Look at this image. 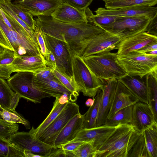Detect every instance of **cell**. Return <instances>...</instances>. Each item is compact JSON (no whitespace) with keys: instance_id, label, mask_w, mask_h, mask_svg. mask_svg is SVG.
Returning <instances> with one entry per match:
<instances>
[{"instance_id":"8","label":"cell","mask_w":157,"mask_h":157,"mask_svg":"<svg viewBox=\"0 0 157 157\" xmlns=\"http://www.w3.org/2000/svg\"><path fill=\"white\" fill-rule=\"evenodd\" d=\"M9 140L23 151V150H28L42 157H53L60 148L42 141L29 132H17Z\"/></svg>"},{"instance_id":"21","label":"cell","mask_w":157,"mask_h":157,"mask_svg":"<svg viewBox=\"0 0 157 157\" xmlns=\"http://www.w3.org/2000/svg\"><path fill=\"white\" fill-rule=\"evenodd\" d=\"M85 10H78L63 2L51 16L56 20L64 23L87 22Z\"/></svg>"},{"instance_id":"28","label":"cell","mask_w":157,"mask_h":157,"mask_svg":"<svg viewBox=\"0 0 157 157\" xmlns=\"http://www.w3.org/2000/svg\"><path fill=\"white\" fill-rule=\"evenodd\" d=\"M59 98H56L51 112L43 122L36 128H35L33 126L29 131L36 138L56 117L66 106L67 103L63 104L59 103Z\"/></svg>"},{"instance_id":"27","label":"cell","mask_w":157,"mask_h":157,"mask_svg":"<svg viewBox=\"0 0 157 157\" xmlns=\"http://www.w3.org/2000/svg\"><path fill=\"white\" fill-rule=\"evenodd\" d=\"M102 94V90L100 89L94 98L93 105L90 107L86 113L83 115V128H90L96 127Z\"/></svg>"},{"instance_id":"39","label":"cell","mask_w":157,"mask_h":157,"mask_svg":"<svg viewBox=\"0 0 157 157\" xmlns=\"http://www.w3.org/2000/svg\"><path fill=\"white\" fill-rule=\"evenodd\" d=\"M76 157H95L97 150L91 142H84L73 151Z\"/></svg>"},{"instance_id":"54","label":"cell","mask_w":157,"mask_h":157,"mask_svg":"<svg viewBox=\"0 0 157 157\" xmlns=\"http://www.w3.org/2000/svg\"><path fill=\"white\" fill-rule=\"evenodd\" d=\"M5 110V109L0 106V120H2V114L3 112Z\"/></svg>"},{"instance_id":"5","label":"cell","mask_w":157,"mask_h":157,"mask_svg":"<svg viewBox=\"0 0 157 157\" xmlns=\"http://www.w3.org/2000/svg\"><path fill=\"white\" fill-rule=\"evenodd\" d=\"M117 59L127 74L141 78L151 72L157 71V55L137 50L123 55L117 54Z\"/></svg>"},{"instance_id":"49","label":"cell","mask_w":157,"mask_h":157,"mask_svg":"<svg viewBox=\"0 0 157 157\" xmlns=\"http://www.w3.org/2000/svg\"><path fill=\"white\" fill-rule=\"evenodd\" d=\"M69 101L68 96L66 94L63 95L59 97V102L61 104L67 103Z\"/></svg>"},{"instance_id":"15","label":"cell","mask_w":157,"mask_h":157,"mask_svg":"<svg viewBox=\"0 0 157 157\" xmlns=\"http://www.w3.org/2000/svg\"><path fill=\"white\" fill-rule=\"evenodd\" d=\"M117 126L111 127L103 125L92 128H82L76 137L70 142H91L97 151L114 131Z\"/></svg>"},{"instance_id":"44","label":"cell","mask_w":157,"mask_h":157,"mask_svg":"<svg viewBox=\"0 0 157 157\" xmlns=\"http://www.w3.org/2000/svg\"><path fill=\"white\" fill-rule=\"evenodd\" d=\"M145 32L150 34L157 36V15L151 20Z\"/></svg>"},{"instance_id":"7","label":"cell","mask_w":157,"mask_h":157,"mask_svg":"<svg viewBox=\"0 0 157 157\" xmlns=\"http://www.w3.org/2000/svg\"><path fill=\"white\" fill-rule=\"evenodd\" d=\"M145 17H117L115 21L102 29L119 37L121 40L145 32L151 20Z\"/></svg>"},{"instance_id":"51","label":"cell","mask_w":157,"mask_h":157,"mask_svg":"<svg viewBox=\"0 0 157 157\" xmlns=\"http://www.w3.org/2000/svg\"><path fill=\"white\" fill-rule=\"evenodd\" d=\"M64 151L65 157H76V156L74 153L73 151Z\"/></svg>"},{"instance_id":"47","label":"cell","mask_w":157,"mask_h":157,"mask_svg":"<svg viewBox=\"0 0 157 157\" xmlns=\"http://www.w3.org/2000/svg\"><path fill=\"white\" fill-rule=\"evenodd\" d=\"M0 44L5 48L14 50L7 37L0 28Z\"/></svg>"},{"instance_id":"17","label":"cell","mask_w":157,"mask_h":157,"mask_svg":"<svg viewBox=\"0 0 157 157\" xmlns=\"http://www.w3.org/2000/svg\"><path fill=\"white\" fill-rule=\"evenodd\" d=\"M155 43H157V36L142 32L121 40L117 53L119 55L126 54Z\"/></svg>"},{"instance_id":"55","label":"cell","mask_w":157,"mask_h":157,"mask_svg":"<svg viewBox=\"0 0 157 157\" xmlns=\"http://www.w3.org/2000/svg\"><path fill=\"white\" fill-rule=\"evenodd\" d=\"M5 48L0 44V55L4 51Z\"/></svg>"},{"instance_id":"13","label":"cell","mask_w":157,"mask_h":157,"mask_svg":"<svg viewBox=\"0 0 157 157\" xmlns=\"http://www.w3.org/2000/svg\"><path fill=\"white\" fill-rule=\"evenodd\" d=\"M155 123L157 120L148 104L139 101L133 105L130 124L136 131L142 134Z\"/></svg>"},{"instance_id":"36","label":"cell","mask_w":157,"mask_h":157,"mask_svg":"<svg viewBox=\"0 0 157 157\" xmlns=\"http://www.w3.org/2000/svg\"><path fill=\"white\" fill-rule=\"evenodd\" d=\"M131 149L128 157H150L143 133L141 134Z\"/></svg>"},{"instance_id":"53","label":"cell","mask_w":157,"mask_h":157,"mask_svg":"<svg viewBox=\"0 0 157 157\" xmlns=\"http://www.w3.org/2000/svg\"><path fill=\"white\" fill-rule=\"evenodd\" d=\"M146 53L151 55H157V49H155L150 51Z\"/></svg>"},{"instance_id":"14","label":"cell","mask_w":157,"mask_h":157,"mask_svg":"<svg viewBox=\"0 0 157 157\" xmlns=\"http://www.w3.org/2000/svg\"><path fill=\"white\" fill-rule=\"evenodd\" d=\"M63 0H14L13 3L33 16H51Z\"/></svg>"},{"instance_id":"50","label":"cell","mask_w":157,"mask_h":157,"mask_svg":"<svg viewBox=\"0 0 157 157\" xmlns=\"http://www.w3.org/2000/svg\"><path fill=\"white\" fill-rule=\"evenodd\" d=\"M23 153L25 157H42L41 155L34 154L31 152L26 150H23Z\"/></svg>"},{"instance_id":"48","label":"cell","mask_w":157,"mask_h":157,"mask_svg":"<svg viewBox=\"0 0 157 157\" xmlns=\"http://www.w3.org/2000/svg\"><path fill=\"white\" fill-rule=\"evenodd\" d=\"M157 49V43L152 44L146 46L138 50L144 53H146L150 51Z\"/></svg>"},{"instance_id":"30","label":"cell","mask_w":157,"mask_h":157,"mask_svg":"<svg viewBox=\"0 0 157 157\" xmlns=\"http://www.w3.org/2000/svg\"><path fill=\"white\" fill-rule=\"evenodd\" d=\"M150 157H157V123L143 132Z\"/></svg>"},{"instance_id":"40","label":"cell","mask_w":157,"mask_h":157,"mask_svg":"<svg viewBox=\"0 0 157 157\" xmlns=\"http://www.w3.org/2000/svg\"><path fill=\"white\" fill-rule=\"evenodd\" d=\"M34 35L37 43L40 49L41 54L44 56L45 61L48 58L51 52L48 48L45 43L43 33L38 29H36Z\"/></svg>"},{"instance_id":"42","label":"cell","mask_w":157,"mask_h":157,"mask_svg":"<svg viewBox=\"0 0 157 157\" xmlns=\"http://www.w3.org/2000/svg\"><path fill=\"white\" fill-rule=\"evenodd\" d=\"M15 55L14 50L5 48L3 52L0 55V65L10 64L13 61Z\"/></svg>"},{"instance_id":"34","label":"cell","mask_w":157,"mask_h":157,"mask_svg":"<svg viewBox=\"0 0 157 157\" xmlns=\"http://www.w3.org/2000/svg\"><path fill=\"white\" fill-rule=\"evenodd\" d=\"M52 72L60 83L72 94L77 100L80 91L73 78L67 77L63 75L55 68H52Z\"/></svg>"},{"instance_id":"56","label":"cell","mask_w":157,"mask_h":157,"mask_svg":"<svg viewBox=\"0 0 157 157\" xmlns=\"http://www.w3.org/2000/svg\"><path fill=\"white\" fill-rule=\"evenodd\" d=\"M102 0L104 1L105 3H107V2H113V1H118V0Z\"/></svg>"},{"instance_id":"32","label":"cell","mask_w":157,"mask_h":157,"mask_svg":"<svg viewBox=\"0 0 157 157\" xmlns=\"http://www.w3.org/2000/svg\"><path fill=\"white\" fill-rule=\"evenodd\" d=\"M0 157H25L23 151L11 143L9 140L0 136Z\"/></svg>"},{"instance_id":"37","label":"cell","mask_w":157,"mask_h":157,"mask_svg":"<svg viewBox=\"0 0 157 157\" xmlns=\"http://www.w3.org/2000/svg\"><path fill=\"white\" fill-rule=\"evenodd\" d=\"M10 5L12 10L18 17L34 31L36 27L33 16L26 11L14 4L12 1L10 2Z\"/></svg>"},{"instance_id":"45","label":"cell","mask_w":157,"mask_h":157,"mask_svg":"<svg viewBox=\"0 0 157 157\" xmlns=\"http://www.w3.org/2000/svg\"><path fill=\"white\" fill-rule=\"evenodd\" d=\"M84 142L80 141L70 142L62 145L60 148L65 151H74Z\"/></svg>"},{"instance_id":"22","label":"cell","mask_w":157,"mask_h":157,"mask_svg":"<svg viewBox=\"0 0 157 157\" xmlns=\"http://www.w3.org/2000/svg\"><path fill=\"white\" fill-rule=\"evenodd\" d=\"M83 115L80 113L73 117L65 126L58 134L53 146H61L73 140L79 132L83 128Z\"/></svg>"},{"instance_id":"18","label":"cell","mask_w":157,"mask_h":157,"mask_svg":"<svg viewBox=\"0 0 157 157\" xmlns=\"http://www.w3.org/2000/svg\"><path fill=\"white\" fill-rule=\"evenodd\" d=\"M117 79L106 81L101 88L102 94L96 127L104 124L111 107L116 89Z\"/></svg>"},{"instance_id":"23","label":"cell","mask_w":157,"mask_h":157,"mask_svg":"<svg viewBox=\"0 0 157 157\" xmlns=\"http://www.w3.org/2000/svg\"><path fill=\"white\" fill-rule=\"evenodd\" d=\"M118 80L136 96L140 101L149 104L147 87L144 77L141 78L138 76L126 74Z\"/></svg>"},{"instance_id":"10","label":"cell","mask_w":157,"mask_h":157,"mask_svg":"<svg viewBox=\"0 0 157 157\" xmlns=\"http://www.w3.org/2000/svg\"><path fill=\"white\" fill-rule=\"evenodd\" d=\"M0 28L10 42L15 54L43 56L36 41L31 37L23 36L11 29L4 22L0 14Z\"/></svg>"},{"instance_id":"31","label":"cell","mask_w":157,"mask_h":157,"mask_svg":"<svg viewBox=\"0 0 157 157\" xmlns=\"http://www.w3.org/2000/svg\"><path fill=\"white\" fill-rule=\"evenodd\" d=\"M157 3V0H119L105 3V7L107 10H112L142 5L153 6Z\"/></svg>"},{"instance_id":"1","label":"cell","mask_w":157,"mask_h":157,"mask_svg":"<svg viewBox=\"0 0 157 157\" xmlns=\"http://www.w3.org/2000/svg\"><path fill=\"white\" fill-rule=\"evenodd\" d=\"M36 29L65 42L74 53L82 56L86 47L97 35L105 30L92 22L69 23L51 16H39L35 19Z\"/></svg>"},{"instance_id":"4","label":"cell","mask_w":157,"mask_h":157,"mask_svg":"<svg viewBox=\"0 0 157 157\" xmlns=\"http://www.w3.org/2000/svg\"><path fill=\"white\" fill-rule=\"evenodd\" d=\"M69 49L72 77L78 90L84 96L94 99L104 83L90 70L82 56L74 53Z\"/></svg>"},{"instance_id":"16","label":"cell","mask_w":157,"mask_h":157,"mask_svg":"<svg viewBox=\"0 0 157 157\" xmlns=\"http://www.w3.org/2000/svg\"><path fill=\"white\" fill-rule=\"evenodd\" d=\"M95 12L98 15L125 17L145 16L151 19L157 15V7L147 5L130 6L112 10L101 7L98 8Z\"/></svg>"},{"instance_id":"6","label":"cell","mask_w":157,"mask_h":157,"mask_svg":"<svg viewBox=\"0 0 157 157\" xmlns=\"http://www.w3.org/2000/svg\"><path fill=\"white\" fill-rule=\"evenodd\" d=\"M33 74L34 73L29 72H17L8 78L7 81L11 89L21 98L35 103H40L43 98L52 96L40 90L33 85Z\"/></svg>"},{"instance_id":"38","label":"cell","mask_w":157,"mask_h":157,"mask_svg":"<svg viewBox=\"0 0 157 157\" xmlns=\"http://www.w3.org/2000/svg\"><path fill=\"white\" fill-rule=\"evenodd\" d=\"M19 127L17 123L0 120V136L9 140L12 135L18 131Z\"/></svg>"},{"instance_id":"24","label":"cell","mask_w":157,"mask_h":157,"mask_svg":"<svg viewBox=\"0 0 157 157\" xmlns=\"http://www.w3.org/2000/svg\"><path fill=\"white\" fill-rule=\"evenodd\" d=\"M33 83L40 90L49 94L55 98L66 94L68 96L70 101L74 102L77 100L72 93L58 80H42L33 77Z\"/></svg>"},{"instance_id":"35","label":"cell","mask_w":157,"mask_h":157,"mask_svg":"<svg viewBox=\"0 0 157 157\" xmlns=\"http://www.w3.org/2000/svg\"><path fill=\"white\" fill-rule=\"evenodd\" d=\"M11 1V0H0V7L4 12L8 14L18 22L25 29L31 37L36 42L35 37L34 31L19 18L12 10L10 5Z\"/></svg>"},{"instance_id":"29","label":"cell","mask_w":157,"mask_h":157,"mask_svg":"<svg viewBox=\"0 0 157 157\" xmlns=\"http://www.w3.org/2000/svg\"><path fill=\"white\" fill-rule=\"evenodd\" d=\"M133 105L127 106L117 111L111 118L107 119L104 125L111 127L119 124H130L131 122Z\"/></svg>"},{"instance_id":"19","label":"cell","mask_w":157,"mask_h":157,"mask_svg":"<svg viewBox=\"0 0 157 157\" xmlns=\"http://www.w3.org/2000/svg\"><path fill=\"white\" fill-rule=\"evenodd\" d=\"M8 66L12 73L27 71L34 73L47 66L43 56H20L16 54L13 61Z\"/></svg>"},{"instance_id":"33","label":"cell","mask_w":157,"mask_h":157,"mask_svg":"<svg viewBox=\"0 0 157 157\" xmlns=\"http://www.w3.org/2000/svg\"><path fill=\"white\" fill-rule=\"evenodd\" d=\"M87 20L102 28L113 23L117 16L102 15H94L88 7L85 10Z\"/></svg>"},{"instance_id":"43","label":"cell","mask_w":157,"mask_h":157,"mask_svg":"<svg viewBox=\"0 0 157 157\" xmlns=\"http://www.w3.org/2000/svg\"><path fill=\"white\" fill-rule=\"evenodd\" d=\"M63 2L74 7L85 11L93 0H63Z\"/></svg>"},{"instance_id":"52","label":"cell","mask_w":157,"mask_h":157,"mask_svg":"<svg viewBox=\"0 0 157 157\" xmlns=\"http://www.w3.org/2000/svg\"><path fill=\"white\" fill-rule=\"evenodd\" d=\"M94 99L89 98L86 102L85 104L88 107L92 106L94 102Z\"/></svg>"},{"instance_id":"12","label":"cell","mask_w":157,"mask_h":157,"mask_svg":"<svg viewBox=\"0 0 157 157\" xmlns=\"http://www.w3.org/2000/svg\"><path fill=\"white\" fill-rule=\"evenodd\" d=\"M121 41L118 36L105 31L96 35L91 40L82 56L100 54L117 50Z\"/></svg>"},{"instance_id":"25","label":"cell","mask_w":157,"mask_h":157,"mask_svg":"<svg viewBox=\"0 0 157 157\" xmlns=\"http://www.w3.org/2000/svg\"><path fill=\"white\" fill-rule=\"evenodd\" d=\"M13 92L7 81L0 78V106L7 110H15L20 99Z\"/></svg>"},{"instance_id":"41","label":"cell","mask_w":157,"mask_h":157,"mask_svg":"<svg viewBox=\"0 0 157 157\" xmlns=\"http://www.w3.org/2000/svg\"><path fill=\"white\" fill-rule=\"evenodd\" d=\"M33 77L42 80H58L54 75L52 68L47 66L34 73Z\"/></svg>"},{"instance_id":"11","label":"cell","mask_w":157,"mask_h":157,"mask_svg":"<svg viewBox=\"0 0 157 157\" xmlns=\"http://www.w3.org/2000/svg\"><path fill=\"white\" fill-rule=\"evenodd\" d=\"M43 36L48 48L54 57L55 68L66 76L72 78L71 56L66 44L44 33Z\"/></svg>"},{"instance_id":"46","label":"cell","mask_w":157,"mask_h":157,"mask_svg":"<svg viewBox=\"0 0 157 157\" xmlns=\"http://www.w3.org/2000/svg\"><path fill=\"white\" fill-rule=\"evenodd\" d=\"M12 73L8 65H0V78L4 79H8Z\"/></svg>"},{"instance_id":"2","label":"cell","mask_w":157,"mask_h":157,"mask_svg":"<svg viewBox=\"0 0 157 157\" xmlns=\"http://www.w3.org/2000/svg\"><path fill=\"white\" fill-rule=\"evenodd\" d=\"M141 134L130 124H119L97 151L95 157H127Z\"/></svg>"},{"instance_id":"3","label":"cell","mask_w":157,"mask_h":157,"mask_svg":"<svg viewBox=\"0 0 157 157\" xmlns=\"http://www.w3.org/2000/svg\"><path fill=\"white\" fill-rule=\"evenodd\" d=\"M117 56V52H110L82 57L91 72L105 83L110 80H118L127 74L118 63Z\"/></svg>"},{"instance_id":"26","label":"cell","mask_w":157,"mask_h":157,"mask_svg":"<svg viewBox=\"0 0 157 157\" xmlns=\"http://www.w3.org/2000/svg\"><path fill=\"white\" fill-rule=\"evenodd\" d=\"M144 77L147 87L148 105L157 120V71L151 72Z\"/></svg>"},{"instance_id":"9","label":"cell","mask_w":157,"mask_h":157,"mask_svg":"<svg viewBox=\"0 0 157 157\" xmlns=\"http://www.w3.org/2000/svg\"><path fill=\"white\" fill-rule=\"evenodd\" d=\"M79 113L78 105L69 101L56 117L36 138L53 146L55 139L62 129L73 117Z\"/></svg>"},{"instance_id":"20","label":"cell","mask_w":157,"mask_h":157,"mask_svg":"<svg viewBox=\"0 0 157 157\" xmlns=\"http://www.w3.org/2000/svg\"><path fill=\"white\" fill-rule=\"evenodd\" d=\"M139 101L136 96L118 80L112 104L107 119L111 118L120 109L133 105Z\"/></svg>"}]
</instances>
